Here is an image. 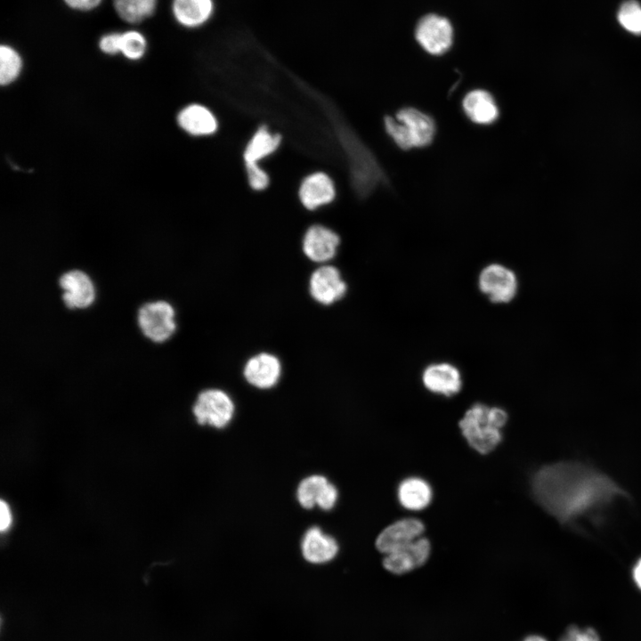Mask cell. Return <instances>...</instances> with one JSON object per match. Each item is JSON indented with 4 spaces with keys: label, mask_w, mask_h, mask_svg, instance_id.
<instances>
[{
    "label": "cell",
    "mask_w": 641,
    "mask_h": 641,
    "mask_svg": "<svg viewBox=\"0 0 641 641\" xmlns=\"http://www.w3.org/2000/svg\"><path fill=\"white\" fill-rule=\"evenodd\" d=\"M347 286L339 270L333 265L317 268L309 280V292L312 297L323 305H329L340 300L346 293Z\"/></svg>",
    "instance_id": "9"
},
{
    "label": "cell",
    "mask_w": 641,
    "mask_h": 641,
    "mask_svg": "<svg viewBox=\"0 0 641 641\" xmlns=\"http://www.w3.org/2000/svg\"><path fill=\"white\" fill-rule=\"evenodd\" d=\"M478 287L492 303L506 304L515 298L518 281L511 269L500 264H491L481 271Z\"/></svg>",
    "instance_id": "6"
},
{
    "label": "cell",
    "mask_w": 641,
    "mask_h": 641,
    "mask_svg": "<svg viewBox=\"0 0 641 641\" xmlns=\"http://www.w3.org/2000/svg\"><path fill=\"white\" fill-rule=\"evenodd\" d=\"M462 106L468 118L476 124L489 125L499 117L497 103L492 95L485 90L476 89L467 93Z\"/></svg>",
    "instance_id": "19"
},
{
    "label": "cell",
    "mask_w": 641,
    "mask_h": 641,
    "mask_svg": "<svg viewBox=\"0 0 641 641\" xmlns=\"http://www.w3.org/2000/svg\"><path fill=\"white\" fill-rule=\"evenodd\" d=\"M301 549L303 556L309 563L324 564L337 556L338 545L335 539L325 534L319 527L313 526L304 533Z\"/></svg>",
    "instance_id": "18"
},
{
    "label": "cell",
    "mask_w": 641,
    "mask_h": 641,
    "mask_svg": "<svg viewBox=\"0 0 641 641\" xmlns=\"http://www.w3.org/2000/svg\"><path fill=\"white\" fill-rule=\"evenodd\" d=\"M632 577L635 584L641 590V556L636 561L632 568Z\"/></svg>",
    "instance_id": "32"
},
{
    "label": "cell",
    "mask_w": 641,
    "mask_h": 641,
    "mask_svg": "<svg viewBox=\"0 0 641 641\" xmlns=\"http://www.w3.org/2000/svg\"><path fill=\"white\" fill-rule=\"evenodd\" d=\"M121 32H110L103 35L99 41V47L104 53L117 54L120 53Z\"/></svg>",
    "instance_id": "29"
},
{
    "label": "cell",
    "mask_w": 641,
    "mask_h": 641,
    "mask_svg": "<svg viewBox=\"0 0 641 641\" xmlns=\"http://www.w3.org/2000/svg\"><path fill=\"white\" fill-rule=\"evenodd\" d=\"M172 13L183 28L197 29L211 22L217 12L216 0H173Z\"/></svg>",
    "instance_id": "13"
},
{
    "label": "cell",
    "mask_w": 641,
    "mask_h": 641,
    "mask_svg": "<svg viewBox=\"0 0 641 641\" xmlns=\"http://www.w3.org/2000/svg\"><path fill=\"white\" fill-rule=\"evenodd\" d=\"M281 141L280 134H271L265 126L255 133L243 152L245 164H257L259 160L274 152Z\"/></svg>",
    "instance_id": "22"
},
{
    "label": "cell",
    "mask_w": 641,
    "mask_h": 641,
    "mask_svg": "<svg viewBox=\"0 0 641 641\" xmlns=\"http://www.w3.org/2000/svg\"><path fill=\"white\" fill-rule=\"evenodd\" d=\"M431 546L427 539L420 537L411 543L392 552L383 559L385 570L394 574H403L423 565L428 559Z\"/></svg>",
    "instance_id": "10"
},
{
    "label": "cell",
    "mask_w": 641,
    "mask_h": 641,
    "mask_svg": "<svg viewBox=\"0 0 641 641\" xmlns=\"http://www.w3.org/2000/svg\"><path fill=\"white\" fill-rule=\"evenodd\" d=\"M61 299L69 310H83L93 304L96 291L92 278L80 269L62 272L58 278Z\"/></svg>",
    "instance_id": "7"
},
{
    "label": "cell",
    "mask_w": 641,
    "mask_h": 641,
    "mask_svg": "<svg viewBox=\"0 0 641 641\" xmlns=\"http://www.w3.org/2000/svg\"><path fill=\"white\" fill-rule=\"evenodd\" d=\"M336 191L331 178L322 172L308 175L299 188V199L303 206L314 210L328 204L335 198Z\"/></svg>",
    "instance_id": "17"
},
{
    "label": "cell",
    "mask_w": 641,
    "mask_h": 641,
    "mask_svg": "<svg viewBox=\"0 0 641 641\" xmlns=\"http://www.w3.org/2000/svg\"><path fill=\"white\" fill-rule=\"evenodd\" d=\"M384 125L387 134L402 150L427 146L435 134L432 117L412 107L401 109L395 118L386 116Z\"/></svg>",
    "instance_id": "3"
},
{
    "label": "cell",
    "mask_w": 641,
    "mask_h": 641,
    "mask_svg": "<svg viewBox=\"0 0 641 641\" xmlns=\"http://www.w3.org/2000/svg\"><path fill=\"white\" fill-rule=\"evenodd\" d=\"M192 410L199 424L223 428L232 419L235 406L227 393L210 388L199 394Z\"/></svg>",
    "instance_id": "5"
},
{
    "label": "cell",
    "mask_w": 641,
    "mask_h": 641,
    "mask_svg": "<svg viewBox=\"0 0 641 641\" xmlns=\"http://www.w3.org/2000/svg\"><path fill=\"white\" fill-rule=\"evenodd\" d=\"M22 67L19 53L8 45L0 47V83L8 85L14 81L20 73Z\"/></svg>",
    "instance_id": "24"
},
{
    "label": "cell",
    "mask_w": 641,
    "mask_h": 641,
    "mask_svg": "<svg viewBox=\"0 0 641 641\" xmlns=\"http://www.w3.org/2000/svg\"><path fill=\"white\" fill-rule=\"evenodd\" d=\"M296 498L299 504L306 508L318 506L323 510H330L337 499V488L322 475H311L298 485Z\"/></svg>",
    "instance_id": "12"
},
{
    "label": "cell",
    "mask_w": 641,
    "mask_h": 641,
    "mask_svg": "<svg viewBox=\"0 0 641 641\" xmlns=\"http://www.w3.org/2000/svg\"><path fill=\"white\" fill-rule=\"evenodd\" d=\"M183 129L193 135H207L217 129V121L213 113L204 106L191 104L184 108L178 116Z\"/></svg>",
    "instance_id": "20"
},
{
    "label": "cell",
    "mask_w": 641,
    "mask_h": 641,
    "mask_svg": "<svg viewBox=\"0 0 641 641\" xmlns=\"http://www.w3.org/2000/svg\"><path fill=\"white\" fill-rule=\"evenodd\" d=\"M523 641H547L544 637L538 635H531L527 637Z\"/></svg>",
    "instance_id": "33"
},
{
    "label": "cell",
    "mask_w": 641,
    "mask_h": 641,
    "mask_svg": "<svg viewBox=\"0 0 641 641\" xmlns=\"http://www.w3.org/2000/svg\"><path fill=\"white\" fill-rule=\"evenodd\" d=\"M12 522L11 512L8 505L2 500L0 503V529L2 531L8 529Z\"/></svg>",
    "instance_id": "31"
},
{
    "label": "cell",
    "mask_w": 641,
    "mask_h": 641,
    "mask_svg": "<svg viewBox=\"0 0 641 641\" xmlns=\"http://www.w3.org/2000/svg\"><path fill=\"white\" fill-rule=\"evenodd\" d=\"M158 0H113L118 17L130 24H137L154 14Z\"/></svg>",
    "instance_id": "23"
},
{
    "label": "cell",
    "mask_w": 641,
    "mask_h": 641,
    "mask_svg": "<svg viewBox=\"0 0 641 641\" xmlns=\"http://www.w3.org/2000/svg\"><path fill=\"white\" fill-rule=\"evenodd\" d=\"M433 497L430 485L422 478L404 479L398 488L401 505L409 510H421L426 507Z\"/></svg>",
    "instance_id": "21"
},
{
    "label": "cell",
    "mask_w": 641,
    "mask_h": 641,
    "mask_svg": "<svg viewBox=\"0 0 641 641\" xmlns=\"http://www.w3.org/2000/svg\"><path fill=\"white\" fill-rule=\"evenodd\" d=\"M507 420L504 410L478 402L466 411L458 426L468 444L479 453L487 454L501 442L500 429Z\"/></svg>",
    "instance_id": "2"
},
{
    "label": "cell",
    "mask_w": 641,
    "mask_h": 641,
    "mask_svg": "<svg viewBox=\"0 0 641 641\" xmlns=\"http://www.w3.org/2000/svg\"><path fill=\"white\" fill-rule=\"evenodd\" d=\"M174 316V309L167 301H150L137 309L136 324L145 338L161 344L176 330Z\"/></svg>",
    "instance_id": "4"
},
{
    "label": "cell",
    "mask_w": 641,
    "mask_h": 641,
    "mask_svg": "<svg viewBox=\"0 0 641 641\" xmlns=\"http://www.w3.org/2000/svg\"><path fill=\"white\" fill-rule=\"evenodd\" d=\"M534 499L562 525H575L600 515L628 492L611 476L587 463L561 460L540 467L531 476Z\"/></svg>",
    "instance_id": "1"
},
{
    "label": "cell",
    "mask_w": 641,
    "mask_h": 641,
    "mask_svg": "<svg viewBox=\"0 0 641 641\" xmlns=\"http://www.w3.org/2000/svg\"><path fill=\"white\" fill-rule=\"evenodd\" d=\"M71 9L77 11H91L96 8L102 0H63Z\"/></svg>",
    "instance_id": "30"
},
{
    "label": "cell",
    "mask_w": 641,
    "mask_h": 641,
    "mask_svg": "<svg viewBox=\"0 0 641 641\" xmlns=\"http://www.w3.org/2000/svg\"><path fill=\"white\" fill-rule=\"evenodd\" d=\"M425 531L424 523L416 518L398 520L385 527L377 536L376 547L387 555L420 538Z\"/></svg>",
    "instance_id": "11"
},
{
    "label": "cell",
    "mask_w": 641,
    "mask_h": 641,
    "mask_svg": "<svg viewBox=\"0 0 641 641\" xmlns=\"http://www.w3.org/2000/svg\"><path fill=\"white\" fill-rule=\"evenodd\" d=\"M560 641H599V637L590 628L580 630L576 627H570Z\"/></svg>",
    "instance_id": "28"
},
{
    "label": "cell",
    "mask_w": 641,
    "mask_h": 641,
    "mask_svg": "<svg viewBox=\"0 0 641 641\" xmlns=\"http://www.w3.org/2000/svg\"><path fill=\"white\" fill-rule=\"evenodd\" d=\"M422 382L430 392L444 396H452L462 387L460 371L456 366L448 362L428 365L422 373Z\"/></svg>",
    "instance_id": "16"
},
{
    "label": "cell",
    "mask_w": 641,
    "mask_h": 641,
    "mask_svg": "<svg viewBox=\"0 0 641 641\" xmlns=\"http://www.w3.org/2000/svg\"><path fill=\"white\" fill-rule=\"evenodd\" d=\"M453 30L450 21L436 14L423 17L416 28V38L428 53L441 55L452 44Z\"/></svg>",
    "instance_id": "8"
},
{
    "label": "cell",
    "mask_w": 641,
    "mask_h": 641,
    "mask_svg": "<svg viewBox=\"0 0 641 641\" xmlns=\"http://www.w3.org/2000/svg\"><path fill=\"white\" fill-rule=\"evenodd\" d=\"M147 47V41L144 36L137 30H127L121 33L120 53L129 60L141 59Z\"/></svg>",
    "instance_id": "26"
},
{
    "label": "cell",
    "mask_w": 641,
    "mask_h": 641,
    "mask_svg": "<svg viewBox=\"0 0 641 641\" xmlns=\"http://www.w3.org/2000/svg\"><path fill=\"white\" fill-rule=\"evenodd\" d=\"M339 243V236L335 231L316 224L306 231L302 248L305 256L311 261L326 263L336 256Z\"/></svg>",
    "instance_id": "14"
},
{
    "label": "cell",
    "mask_w": 641,
    "mask_h": 641,
    "mask_svg": "<svg viewBox=\"0 0 641 641\" xmlns=\"http://www.w3.org/2000/svg\"><path fill=\"white\" fill-rule=\"evenodd\" d=\"M617 19L627 31L641 35V5L636 0L624 2L618 12Z\"/></svg>",
    "instance_id": "25"
},
{
    "label": "cell",
    "mask_w": 641,
    "mask_h": 641,
    "mask_svg": "<svg viewBox=\"0 0 641 641\" xmlns=\"http://www.w3.org/2000/svg\"><path fill=\"white\" fill-rule=\"evenodd\" d=\"M280 374V360L269 353H260L252 356L246 362L243 369L247 383L259 389L273 387L278 383Z\"/></svg>",
    "instance_id": "15"
},
{
    "label": "cell",
    "mask_w": 641,
    "mask_h": 641,
    "mask_svg": "<svg viewBox=\"0 0 641 641\" xmlns=\"http://www.w3.org/2000/svg\"><path fill=\"white\" fill-rule=\"evenodd\" d=\"M248 183L253 190L262 191L269 184L268 174L257 164H245Z\"/></svg>",
    "instance_id": "27"
}]
</instances>
